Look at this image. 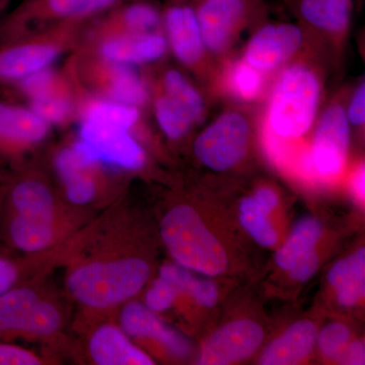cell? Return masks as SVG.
Listing matches in <instances>:
<instances>
[{
	"mask_svg": "<svg viewBox=\"0 0 365 365\" xmlns=\"http://www.w3.org/2000/svg\"><path fill=\"white\" fill-rule=\"evenodd\" d=\"M350 333L347 327L340 323H332L326 326L319 337V345L322 352L329 359H336L347 345Z\"/></svg>",
	"mask_w": 365,
	"mask_h": 365,
	"instance_id": "obj_32",
	"label": "cell"
},
{
	"mask_svg": "<svg viewBox=\"0 0 365 365\" xmlns=\"http://www.w3.org/2000/svg\"><path fill=\"white\" fill-rule=\"evenodd\" d=\"M118 1L119 0H30L16 14L24 18L45 16L71 20L104 11Z\"/></svg>",
	"mask_w": 365,
	"mask_h": 365,
	"instance_id": "obj_22",
	"label": "cell"
},
{
	"mask_svg": "<svg viewBox=\"0 0 365 365\" xmlns=\"http://www.w3.org/2000/svg\"><path fill=\"white\" fill-rule=\"evenodd\" d=\"M299 11L309 25L326 32L344 31L351 16V0H299Z\"/></svg>",
	"mask_w": 365,
	"mask_h": 365,
	"instance_id": "obj_23",
	"label": "cell"
},
{
	"mask_svg": "<svg viewBox=\"0 0 365 365\" xmlns=\"http://www.w3.org/2000/svg\"><path fill=\"white\" fill-rule=\"evenodd\" d=\"M155 115L160 128L170 139L181 138L200 118L182 101L167 93L157 101Z\"/></svg>",
	"mask_w": 365,
	"mask_h": 365,
	"instance_id": "obj_25",
	"label": "cell"
},
{
	"mask_svg": "<svg viewBox=\"0 0 365 365\" xmlns=\"http://www.w3.org/2000/svg\"><path fill=\"white\" fill-rule=\"evenodd\" d=\"M7 178L4 175H0V227H1L2 216H4V189H6V182Z\"/></svg>",
	"mask_w": 365,
	"mask_h": 365,
	"instance_id": "obj_42",
	"label": "cell"
},
{
	"mask_svg": "<svg viewBox=\"0 0 365 365\" xmlns=\"http://www.w3.org/2000/svg\"><path fill=\"white\" fill-rule=\"evenodd\" d=\"M342 306L353 307L365 294V250L359 249L335 264L328 275Z\"/></svg>",
	"mask_w": 365,
	"mask_h": 365,
	"instance_id": "obj_21",
	"label": "cell"
},
{
	"mask_svg": "<svg viewBox=\"0 0 365 365\" xmlns=\"http://www.w3.org/2000/svg\"><path fill=\"white\" fill-rule=\"evenodd\" d=\"M263 338V329L251 319L232 322L209 338L198 364L225 365L248 359L260 347Z\"/></svg>",
	"mask_w": 365,
	"mask_h": 365,
	"instance_id": "obj_9",
	"label": "cell"
},
{
	"mask_svg": "<svg viewBox=\"0 0 365 365\" xmlns=\"http://www.w3.org/2000/svg\"><path fill=\"white\" fill-rule=\"evenodd\" d=\"M348 121L353 125H362L365 120V86L362 83L353 96L348 110Z\"/></svg>",
	"mask_w": 365,
	"mask_h": 365,
	"instance_id": "obj_38",
	"label": "cell"
},
{
	"mask_svg": "<svg viewBox=\"0 0 365 365\" xmlns=\"http://www.w3.org/2000/svg\"><path fill=\"white\" fill-rule=\"evenodd\" d=\"M316 338V326L312 322H297L266 348L262 355L260 364H299L309 356L313 350Z\"/></svg>",
	"mask_w": 365,
	"mask_h": 365,
	"instance_id": "obj_20",
	"label": "cell"
},
{
	"mask_svg": "<svg viewBox=\"0 0 365 365\" xmlns=\"http://www.w3.org/2000/svg\"><path fill=\"white\" fill-rule=\"evenodd\" d=\"M45 359L32 350L19 345L11 344L9 341H0V365H41Z\"/></svg>",
	"mask_w": 365,
	"mask_h": 365,
	"instance_id": "obj_34",
	"label": "cell"
},
{
	"mask_svg": "<svg viewBox=\"0 0 365 365\" xmlns=\"http://www.w3.org/2000/svg\"><path fill=\"white\" fill-rule=\"evenodd\" d=\"M64 265L67 292L93 312L109 311L128 302L145 287L151 274L148 261L129 251L118 208L86 225Z\"/></svg>",
	"mask_w": 365,
	"mask_h": 365,
	"instance_id": "obj_1",
	"label": "cell"
},
{
	"mask_svg": "<svg viewBox=\"0 0 365 365\" xmlns=\"http://www.w3.org/2000/svg\"><path fill=\"white\" fill-rule=\"evenodd\" d=\"M302 43V32L290 24L268 25L250 41L245 61L260 71H269L294 56Z\"/></svg>",
	"mask_w": 365,
	"mask_h": 365,
	"instance_id": "obj_11",
	"label": "cell"
},
{
	"mask_svg": "<svg viewBox=\"0 0 365 365\" xmlns=\"http://www.w3.org/2000/svg\"><path fill=\"white\" fill-rule=\"evenodd\" d=\"M48 133V123L32 110L0 102V151L18 153L39 143Z\"/></svg>",
	"mask_w": 365,
	"mask_h": 365,
	"instance_id": "obj_16",
	"label": "cell"
},
{
	"mask_svg": "<svg viewBox=\"0 0 365 365\" xmlns=\"http://www.w3.org/2000/svg\"><path fill=\"white\" fill-rule=\"evenodd\" d=\"M349 124L340 106L329 108L319 120L314 137L313 150L307 158L324 177L337 176L344 165L349 144Z\"/></svg>",
	"mask_w": 365,
	"mask_h": 365,
	"instance_id": "obj_8",
	"label": "cell"
},
{
	"mask_svg": "<svg viewBox=\"0 0 365 365\" xmlns=\"http://www.w3.org/2000/svg\"><path fill=\"white\" fill-rule=\"evenodd\" d=\"M109 95L119 104L143 105L148 97V88L143 78L128 64L113 63L110 73Z\"/></svg>",
	"mask_w": 365,
	"mask_h": 365,
	"instance_id": "obj_26",
	"label": "cell"
},
{
	"mask_svg": "<svg viewBox=\"0 0 365 365\" xmlns=\"http://www.w3.org/2000/svg\"><path fill=\"white\" fill-rule=\"evenodd\" d=\"M76 244L78 237H72L56 248L43 253L14 257L7 252H0V295L19 285L44 278L53 268L64 264Z\"/></svg>",
	"mask_w": 365,
	"mask_h": 365,
	"instance_id": "obj_10",
	"label": "cell"
},
{
	"mask_svg": "<svg viewBox=\"0 0 365 365\" xmlns=\"http://www.w3.org/2000/svg\"><path fill=\"white\" fill-rule=\"evenodd\" d=\"M118 19L130 33H150L160 21L158 9L145 2H137L125 7Z\"/></svg>",
	"mask_w": 365,
	"mask_h": 365,
	"instance_id": "obj_30",
	"label": "cell"
},
{
	"mask_svg": "<svg viewBox=\"0 0 365 365\" xmlns=\"http://www.w3.org/2000/svg\"><path fill=\"white\" fill-rule=\"evenodd\" d=\"M365 172L364 167L362 165L359 168V170L355 173L354 177L352 179V189L354 192L355 196L359 199L360 201H364L365 198Z\"/></svg>",
	"mask_w": 365,
	"mask_h": 365,
	"instance_id": "obj_41",
	"label": "cell"
},
{
	"mask_svg": "<svg viewBox=\"0 0 365 365\" xmlns=\"http://www.w3.org/2000/svg\"><path fill=\"white\" fill-rule=\"evenodd\" d=\"M55 83L56 81L54 74L45 68L21 79L20 88L29 98H35L56 91Z\"/></svg>",
	"mask_w": 365,
	"mask_h": 365,
	"instance_id": "obj_35",
	"label": "cell"
},
{
	"mask_svg": "<svg viewBox=\"0 0 365 365\" xmlns=\"http://www.w3.org/2000/svg\"><path fill=\"white\" fill-rule=\"evenodd\" d=\"M7 1H9V0H0V11H1L2 9L6 6Z\"/></svg>",
	"mask_w": 365,
	"mask_h": 365,
	"instance_id": "obj_43",
	"label": "cell"
},
{
	"mask_svg": "<svg viewBox=\"0 0 365 365\" xmlns=\"http://www.w3.org/2000/svg\"><path fill=\"white\" fill-rule=\"evenodd\" d=\"M230 85L232 93L245 101H252L260 95L263 78L260 71L246 61L239 62L230 73Z\"/></svg>",
	"mask_w": 365,
	"mask_h": 365,
	"instance_id": "obj_29",
	"label": "cell"
},
{
	"mask_svg": "<svg viewBox=\"0 0 365 365\" xmlns=\"http://www.w3.org/2000/svg\"><path fill=\"white\" fill-rule=\"evenodd\" d=\"M250 127L239 113H227L196 139L194 151L204 165L222 172L237 165L248 153Z\"/></svg>",
	"mask_w": 365,
	"mask_h": 365,
	"instance_id": "obj_6",
	"label": "cell"
},
{
	"mask_svg": "<svg viewBox=\"0 0 365 365\" xmlns=\"http://www.w3.org/2000/svg\"><path fill=\"white\" fill-rule=\"evenodd\" d=\"M0 175H2L1 173H0Z\"/></svg>",
	"mask_w": 365,
	"mask_h": 365,
	"instance_id": "obj_44",
	"label": "cell"
},
{
	"mask_svg": "<svg viewBox=\"0 0 365 365\" xmlns=\"http://www.w3.org/2000/svg\"><path fill=\"white\" fill-rule=\"evenodd\" d=\"M74 146L98 165L133 170L140 169L145 160L143 148L128 131L91 120H83L81 140Z\"/></svg>",
	"mask_w": 365,
	"mask_h": 365,
	"instance_id": "obj_7",
	"label": "cell"
},
{
	"mask_svg": "<svg viewBox=\"0 0 365 365\" xmlns=\"http://www.w3.org/2000/svg\"><path fill=\"white\" fill-rule=\"evenodd\" d=\"M120 328L130 337L157 341L178 356H185L191 350L188 341L139 302L125 304L120 314Z\"/></svg>",
	"mask_w": 365,
	"mask_h": 365,
	"instance_id": "obj_14",
	"label": "cell"
},
{
	"mask_svg": "<svg viewBox=\"0 0 365 365\" xmlns=\"http://www.w3.org/2000/svg\"><path fill=\"white\" fill-rule=\"evenodd\" d=\"M101 165L90 162L74 145L59 151L55 168L69 203L76 207H88L100 198L96 170Z\"/></svg>",
	"mask_w": 365,
	"mask_h": 365,
	"instance_id": "obj_13",
	"label": "cell"
},
{
	"mask_svg": "<svg viewBox=\"0 0 365 365\" xmlns=\"http://www.w3.org/2000/svg\"><path fill=\"white\" fill-rule=\"evenodd\" d=\"M139 112L135 107L112 102H93L86 110L83 120L110 125L128 131L138 120Z\"/></svg>",
	"mask_w": 365,
	"mask_h": 365,
	"instance_id": "obj_28",
	"label": "cell"
},
{
	"mask_svg": "<svg viewBox=\"0 0 365 365\" xmlns=\"http://www.w3.org/2000/svg\"><path fill=\"white\" fill-rule=\"evenodd\" d=\"M189 294L194 297L197 304L203 307H215L217 302L218 292L215 283L209 280L194 279L190 287Z\"/></svg>",
	"mask_w": 365,
	"mask_h": 365,
	"instance_id": "obj_36",
	"label": "cell"
},
{
	"mask_svg": "<svg viewBox=\"0 0 365 365\" xmlns=\"http://www.w3.org/2000/svg\"><path fill=\"white\" fill-rule=\"evenodd\" d=\"M240 220L247 232L262 247L270 248L277 242V234L266 213L253 197L245 198L240 204Z\"/></svg>",
	"mask_w": 365,
	"mask_h": 365,
	"instance_id": "obj_27",
	"label": "cell"
},
{
	"mask_svg": "<svg viewBox=\"0 0 365 365\" xmlns=\"http://www.w3.org/2000/svg\"><path fill=\"white\" fill-rule=\"evenodd\" d=\"M321 235L322 227L318 220L313 217L300 220L276 255V263L283 270L289 271L297 261L314 251Z\"/></svg>",
	"mask_w": 365,
	"mask_h": 365,
	"instance_id": "obj_24",
	"label": "cell"
},
{
	"mask_svg": "<svg viewBox=\"0 0 365 365\" xmlns=\"http://www.w3.org/2000/svg\"><path fill=\"white\" fill-rule=\"evenodd\" d=\"M160 235L168 252L182 267L209 276L220 275L227 267L222 245L191 206L170 209L160 222Z\"/></svg>",
	"mask_w": 365,
	"mask_h": 365,
	"instance_id": "obj_4",
	"label": "cell"
},
{
	"mask_svg": "<svg viewBox=\"0 0 365 365\" xmlns=\"http://www.w3.org/2000/svg\"><path fill=\"white\" fill-rule=\"evenodd\" d=\"M0 242L23 254L49 251L83 230L78 210L62 205L45 182H6Z\"/></svg>",
	"mask_w": 365,
	"mask_h": 365,
	"instance_id": "obj_2",
	"label": "cell"
},
{
	"mask_svg": "<svg viewBox=\"0 0 365 365\" xmlns=\"http://www.w3.org/2000/svg\"><path fill=\"white\" fill-rule=\"evenodd\" d=\"M318 266L319 257L316 251H313L295 263L294 267L289 270L290 276L294 280L304 282V281L309 280L314 275L317 269H318Z\"/></svg>",
	"mask_w": 365,
	"mask_h": 365,
	"instance_id": "obj_37",
	"label": "cell"
},
{
	"mask_svg": "<svg viewBox=\"0 0 365 365\" xmlns=\"http://www.w3.org/2000/svg\"><path fill=\"white\" fill-rule=\"evenodd\" d=\"M178 294L179 292L174 285L162 277H158L146 292V307L155 313L167 311L174 304Z\"/></svg>",
	"mask_w": 365,
	"mask_h": 365,
	"instance_id": "obj_33",
	"label": "cell"
},
{
	"mask_svg": "<svg viewBox=\"0 0 365 365\" xmlns=\"http://www.w3.org/2000/svg\"><path fill=\"white\" fill-rule=\"evenodd\" d=\"M167 42L162 36L134 33L106 41L101 55L115 64H135L158 60L165 54Z\"/></svg>",
	"mask_w": 365,
	"mask_h": 365,
	"instance_id": "obj_19",
	"label": "cell"
},
{
	"mask_svg": "<svg viewBox=\"0 0 365 365\" xmlns=\"http://www.w3.org/2000/svg\"><path fill=\"white\" fill-rule=\"evenodd\" d=\"M59 54L50 44L7 46L0 49V83L20 81L34 72L45 69Z\"/></svg>",
	"mask_w": 365,
	"mask_h": 365,
	"instance_id": "obj_18",
	"label": "cell"
},
{
	"mask_svg": "<svg viewBox=\"0 0 365 365\" xmlns=\"http://www.w3.org/2000/svg\"><path fill=\"white\" fill-rule=\"evenodd\" d=\"M88 353L98 365H151L153 360L136 347L120 327L102 324L91 332Z\"/></svg>",
	"mask_w": 365,
	"mask_h": 365,
	"instance_id": "obj_15",
	"label": "cell"
},
{
	"mask_svg": "<svg viewBox=\"0 0 365 365\" xmlns=\"http://www.w3.org/2000/svg\"><path fill=\"white\" fill-rule=\"evenodd\" d=\"M31 107V110L48 124L66 121L71 112V104L68 98L60 95L56 91L42 97L32 98Z\"/></svg>",
	"mask_w": 365,
	"mask_h": 365,
	"instance_id": "obj_31",
	"label": "cell"
},
{
	"mask_svg": "<svg viewBox=\"0 0 365 365\" xmlns=\"http://www.w3.org/2000/svg\"><path fill=\"white\" fill-rule=\"evenodd\" d=\"M253 198L257 204L268 215L278 205V196L271 189L262 188L258 190Z\"/></svg>",
	"mask_w": 365,
	"mask_h": 365,
	"instance_id": "obj_40",
	"label": "cell"
},
{
	"mask_svg": "<svg viewBox=\"0 0 365 365\" xmlns=\"http://www.w3.org/2000/svg\"><path fill=\"white\" fill-rule=\"evenodd\" d=\"M248 11L247 0H203L196 11L204 45L211 51L225 49Z\"/></svg>",
	"mask_w": 365,
	"mask_h": 365,
	"instance_id": "obj_12",
	"label": "cell"
},
{
	"mask_svg": "<svg viewBox=\"0 0 365 365\" xmlns=\"http://www.w3.org/2000/svg\"><path fill=\"white\" fill-rule=\"evenodd\" d=\"M165 26L178 58L185 64H194L202 57L204 42L192 7L175 6L165 13Z\"/></svg>",
	"mask_w": 365,
	"mask_h": 365,
	"instance_id": "obj_17",
	"label": "cell"
},
{
	"mask_svg": "<svg viewBox=\"0 0 365 365\" xmlns=\"http://www.w3.org/2000/svg\"><path fill=\"white\" fill-rule=\"evenodd\" d=\"M66 322L58 297L38 284V280L0 295V341L51 338L61 332Z\"/></svg>",
	"mask_w": 365,
	"mask_h": 365,
	"instance_id": "obj_3",
	"label": "cell"
},
{
	"mask_svg": "<svg viewBox=\"0 0 365 365\" xmlns=\"http://www.w3.org/2000/svg\"><path fill=\"white\" fill-rule=\"evenodd\" d=\"M321 86L307 67L295 66L281 73L271 98L269 122L277 135L299 138L311 129L318 111Z\"/></svg>",
	"mask_w": 365,
	"mask_h": 365,
	"instance_id": "obj_5",
	"label": "cell"
},
{
	"mask_svg": "<svg viewBox=\"0 0 365 365\" xmlns=\"http://www.w3.org/2000/svg\"><path fill=\"white\" fill-rule=\"evenodd\" d=\"M336 359L339 360L340 364H364V345L361 342H354L347 347L345 346Z\"/></svg>",
	"mask_w": 365,
	"mask_h": 365,
	"instance_id": "obj_39",
	"label": "cell"
}]
</instances>
